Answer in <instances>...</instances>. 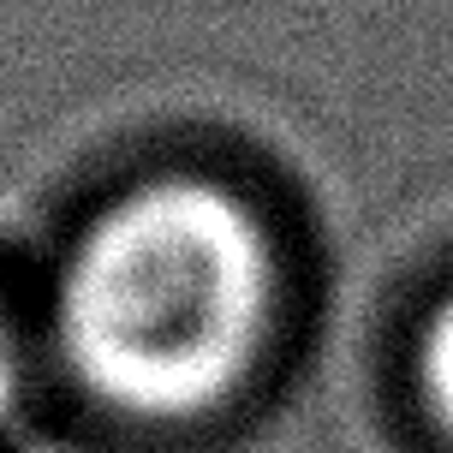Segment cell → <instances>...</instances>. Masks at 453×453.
<instances>
[{
  "label": "cell",
  "mask_w": 453,
  "mask_h": 453,
  "mask_svg": "<svg viewBox=\"0 0 453 453\" xmlns=\"http://www.w3.org/2000/svg\"><path fill=\"white\" fill-rule=\"evenodd\" d=\"M287 328V250L239 185L156 173L72 233L48 340L66 382L132 430L233 411Z\"/></svg>",
  "instance_id": "1"
},
{
  "label": "cell",
  "mask_w": 453,
  "mask_h": 453,
  "mask_svg": "<svg viewBox=\"0 0 453 453\" xmlns=\"http://www.w3.org/2000/svg\"><path fill=\"white\" fill-rule=\"evenodd\" d=\"M411 382H418V406L430 418V430L453 453V293L424 317V334L411 346Z\"/></svg>",
  "instance_id": "2"
},
{
  "label": "cell",
  "mask_w": 453,
  "mask_h": 453,
  "mask_svg": "<svg viewBox=\"0 0 453 453\" xmlns=\"http://www.w3.org/2000/svg\"><path fill=\"white\" fill-rule=\"evenodd\" d=\"M24 388H30V340H24L19 311L0 293V424L24 406Z\"/></svg>",
  "instance_id": "3"
}]
</instances>
